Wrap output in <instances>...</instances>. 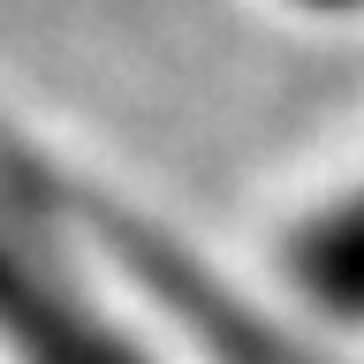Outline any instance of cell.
Instances as JSON below:
<instances>
[{
    "label": "cell",
    "instance_id": "2",
    "mask_svg": "<svg viewBox=\"0 0 364 364\" xmlns=\"http://www.w3.org/2000/svg\"><path fill=\"white\" fill-rule=\"evenodd\" d=\"M311 281L334 296V304H364V205H349L311 243Z\"/></svg>",
    "mask_w": 364,
    "mask_h": 364
},
{
    "label": "cell",
    "instance_id": "1",
    "mask_svg": "<svg viewBox=\"0 0 364 364\" xmlns=\"http://www.w3.org/2000/svg\"><path fill=\"white\" fill-rule=\"evenodd\" d=\"M0 318L16 326V341H23V357H31V364H114L91 334H76V318L53 311L46 296H31L8 266H0Z\"/></svg>",
    "mask_w": 364,
    "mask_h": 364
}]
</instances>
